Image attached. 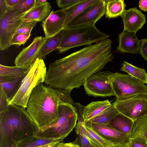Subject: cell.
I'll return each mask as SVG.
<instances>
[{
  "label": "cell",
  "instance_id": "obj_17",
  "mask_svg": "<svg viewBox=\"0 0 147 147\" xmlns=\"http://www.w3.org/2000/svg\"><path fill=\"white\" fill-rule=\"evenodd\" d=\"M76 133L85 136L94 147H112L113 145L98 134L86 122H78L75 127Z\"/></svg>",
  "mask_w": 147,
  "mask_h": 147
},
{
  "label": "cell",
  "instance_id": "obj_18",
  "mask_svg": "<svg viewBox=\"0 0 147 147\" xmlns=\"http://www.w3.org/2000/svg\"><path fill=\"white\" fill-rule=\"evenodd\" d=\"M51 10V5L47 1L41 3L36 0L34 7L25 14L22 18L24 21L42 22L49 15Z\"/></svg>",
  "mask_w": 147,
  "mask_h": 147
},
{
  "label": "cell",
  "instance_id": "obj_13",
  "mask_svg": "<svg viewBox=\"0 0 147 147\" xmlns=\"http://www.w3.org/2000/svg\"><path fill=\"white\" fill-rule=\"evenodd\" d=\"M47 38L36 36L28 47L24 48L17 56L15 61L16 66L31 65L38 57L40 51Z\"/></svg>",
  "mask_w": 147,
  "mask_h": 147
},
{
  "label": "cell",
  "instance_id": "obj_38",
  "mask_svg": "<svg viewBox=\"0 0 147 147\" xmlns=\"http://www.w3.org/2000/svg\"><path fill=\"white\" fill-rule=\"evenodd\" d=\"M9 9L6 0H0V19L8 11Z\"/></svg>",
  "mask_w": 147,
  "mask_h": 147
},
{
  "label": "cell",
  "instance_id": "obj_11",
  "mask_svg": "<svg viewBox=\"0 0 147 147\" xmlns=\"http://www.w3.org/2000/svg\"><path fill=\"white\" fill-rule=\"evenodd\" d=\"M105 0H98L72 20L65 28L95 25L105 14Z\"/></svg>",
  "mask_w": 147,
  "mask_h": 147
},
{
  "label": "cell",
  "instance_id": "obj_10",
  "mask_svg": "<svg viewBox=\"0 0 147 147\" xmlns=\"http://www.w3.org/2000/svg\"><path fill=\"white\" fill-rule=\"evenodd\" d=\"M113 103L119 113L134 121L147 115L146 95H138Z\"/></svg>",
  "mask_w": 147,
  "mask_h": 147
},
{
  "label": "cell",
  "instance_id": "obj_27",
  "mask_svg": "<svg viewBox=\"0 0 147 147\" xmlns=\"http://www.w3.org/2000/svg\"><path fill=\"white\" fill-rule=\"evenodd\" d=\"M131 138L141 137L147 140V115L134 121Z\"/></svg>",
  "mask_w": 147,
  "mask_h": 147
},
{
  "label": "cell",
  "instance_id": "obj_16",
  "mask_svg": "<svg viewBox=\"0 0 147 147\" xmlns=\"http://www.w3.org/2000/svg\"><path fill=\"white\" fill-rule=\"evenodd\" d=\"M140 40L134 32L123 31L119 35V45L117 50L124 53H140Z\"/></svg>",
  "mask_w": 147,
  "mask_h": 147
},
{
  "label": "cell",
  "instance_id": "obj_35",
  "mask_svg": "<svg viewBox=\"0 0 147 147\" xmlns=\"http://www.w3.org/2000/svg\"><path fill=\"white\" fill-rule=\"evenodd\" d=\"M9 102L5 92L0 86V113L7 109L9 105Z\"/></svg>",
  "mask_w": 147,
  "mask_h": 147
},
{
  "label": "cell",
  "instance_id": "obj_21",
  "mask_svg": "<svg viewBox=\"0 0 147 147\" xmlns=\"http://www.w3.org/2000/svg\"><path fill=\"white\" fill-rule=\"evenodd\" d=\"M31 65L8 66L0 65V82L15 79L27 74Z\"/></svg>",
  "mask_w": 147,
  "mask_h": 147
},
{
  "label": "cell",
  "instance_id": "obj_20",
  "mask_svg": "<svg viewBox=\"0 0 147 147\" xmlns=\"http://www.w3.org/2000/svg\"><path fill=\"white\" fill-rule=\"evenodd\" d=\"M98 0H80L71 6L63 9L66 16L64 28L72 20L82 13L86 8L94 4Z\"/></svg>",
  "mask_w": 147,
  "mask_h": 147
},
{
  "label": "cell",
  "instance_id": "obj_40",
  "mask_svg": "<svg viewBox=\"0 0 147 147\" xmlns=\"http://www.w3.org/2000/svg\"><path fill=\"white\" fill-rule=\"evenodd\" d=\"M22 1V0H6L7 3L9 8L13 7Z\"/></svg>",
  "mask_w": 147,
  "mask_h": 147
},
{
  "label": "cell",
  "instance_id": "obj_44",
  "mask_svg": "<svg viewBox=\"0 0 147 147\" xmlns=\"http://www.w3.org/2000/svg\"><path fill=\"white\" fill-rule=\"evenodd\" d=\"M112 147H126V146H113Z\"/></svg>",
  "mask_w": 147,
  "mask_h": 147
},
{
  "label": "cell",
  "instance_id": "obj_25",
  "mask_svg": "<svg viewBox=\"0 0 147 147\" xmlns=\"http://www.w3.org/2000/svg\"><path fill=\"white\" fill-rule=\"evenodd\" d=\"M26 74L15 79L0 82V86L5 92L9 101L18 91Z\"/></svg>",
  "mask_w": 147,
  "mask_h": 147
},
{
  "label": "cell",
  "instance_id": "obj_2",
  "mask_svg": "<svg viewBox=\"0 0 147 147\" xmlns=\"http://www.w3.org/2000/svg\"><path fill=\"white\" fill-rule=\"evenodd\" d=\"M38 130L23 107L10 105L0 113V147H18L35 136Z\"/></svg>",
  "mask_w": 147,
  "mask_h": 147
},
{
  "label": "cell",
  "instance_id": "obj_7",
  "mask_svg": "<svg viewBox=\"0 0 147 147\" xmlns=\"http://www.w3.org/2000/svg\"><path fill=\"white\" fill-rule=\"evenodd\" d=\"M109 79L116 97V101L138 95H147V85L128 74L113 73Z\"/></svg>",
  "mask_w": 147,
  "mask_h": 147
},
{
  "label": "cell",
  "instance_id": "obj_30",
  "mask_svg": "<svg viewBox=\"0 0 147 147\" xmlns=\"http://www.w3.org/2000/svg\"><path fill=\"white\" fill-rule=\"evenodd\" d=\"M36 2V0H22L13 8L23 13H26L34 7Z\"/></svg>",
  "mask_w": 147,
  "mask_h": 147
},
{
  "label": "cell",
  "instance_id": "obj_6",
  "mask_svg": "<svg viewBox=\"0 0 147 147\" xmlns=\"http://www.w3.org/2000/svg\"><path fill=\"white\" fill-rule=\"evenodd\" d=\"M47 72L44 60L38 58L31 65L19 89L9 101V105H15L26 109L32 90L45 82Z\"/></svg>",
  "mask_w": 147,
  "mask_h": 147
},
{
  "label": "cell",
  "instance_id": "obj_37",
  "mask_svg": "<svg viewBox=\"0 0 147 147\" xmlns=\"http://www.w3.org/2000/svg\"><path fill=\"white\" fill-rule=\"evenodd\" d=\"M140 40V53L147 61V38H142Z\"/></svg>",
  "mask_w": 147,
  "mask_h": 147
},
{
  "label": "cell",
  "instance_id": "obj_33",
  "mask_svg": "<svg viewBox=\"0 0 147 147\" xmlns=\"http://www.w3.org/2000/svg\"><path fill=\"white\" fill-rule=\"evenodd\" d=\"M76 133L77 136L73 142L79 147H94L87 138L84 134L80 133Z\"/></svg>",
  "mask_w": 147,
  "mask_h": 147
},
{
  "label": "cell",
  "instance_id": "obj_4",
  "mask_svg": "<svg viewBox=\"0 0 147 147\" xmlns=\"http://www.w3.org/2000/svg\"><path fill=\"white\" fill-rule=\"evenodd\" d=\"M64 29L61 42L57 50L59 53L74 48L90 45L110 37L98 29L95 25L65 28Z\"/></svg>",
  "mask_w": 147,
  "mask_h": 147
},
{
  "label": "cell",
  "instance_id": "obj_15",
  "mask_svg": "<svg viewBox=\"0 0 147 147\" xmlns=\"http://www.w3.org/2000/svg\"><path fill=\"white\" fill-rule=\"evenodd\" d=\"M120 16L123 23V31L136 33L141 29L146 21L145 15L136 7L125 9Z\"/></svg>",
  "mask_w": 147,
  "mask_h": 147
},
{
  "label": "cell",
  "instance_id": "obj_8",
  "mask_svg": "<svg viewBox=\"0 0 147 147\" xmlns=\"http://www.w3.org/2000/svg\"><path fill=\"white\" fill-rule=\"evenodd\" d=\"M26 13H23L13 8H10L0 19L1 50H6L11 46V40L23 21L22 17Z\"/></svg>",
  "mask_w": 147,
  "mask_h": 147
},
{
  "label": "cell",
  "instance_id": "obj_39",
  "mask_svg": "<svg viewBox=\"0 0 147 147\" xmlns=\"http://www.w3.org/2000/svg\"><path fill=\"white\" fill-rule=\"evenodd\" d=\"M139 7L142 10L147 11V0H141L139 1Z\"/></svg>",
  "mask_w": 147,
  "mask_h": 147
},
{
  "label": "cell",
  "instance_id": "obj_45",
  "mask_svg": "<svg viewBox=\"0 0 147 147\" xmlns=\"http://www.w3.org/2000/svg\"></svg>",
  "mask_w": 147,
  "mask_h": 147
},
{
  "label": "cell",
  "instance_id": "obj_43",
  "mask_svg": "<svg viewBox=\"0 0 147 147\" xmlns=\"http://www.w3.org/2000/svg\"><path fill=\"white\" fill-rule=\"evenodd\" d=\"M38 1L41 3H44L46 2L47 1L46 0H37Z\"/></svg>",
  "mask_w": 147,
  "mask_h": 147
},
{
  "label": "cell",
  "instance_id": "obj_31",
  "mask_svg": "<svg viewBox=\"0 0 147 147\" xmlns=\"http://www.w3.org/2000/svg\"><path fill=\"white\" fill-rule=\"evenodd\" d=\"M31 35V33L19 34L16 33L12 37L10 44L11 45H17L20 46L24 45L28 40Z\"/></svg>",
  "mask_w": 147,
  "mask_h": 147
},
{
  "label": "cell",
  "instance_id": "obj_41",
  "mask_svg": "<svg viewBox=\"0 0 147 147\" xmlns=\"http://www.w3.org/2000/svg\"><path fill=\"white\" fill-rule=\"evenodd\" d=\"M58 147H79L76 144L73 142L64 143L61 142Z\"/></svg>",
  "mask_w": 147,
  "mask_h": 147
},
{
  "label": "cell",
  "instance_id": "obj_12",
  "mask_svg": "<svg viewBox=\"0 0 147 147\" xmlns=\"http://www.w3.org/2000/svg\"><path fill=\"white\" fill-rule=\"evenodd\" d=\"M104 139L113 146H126L131 138V134L121 132L105 125L88 121L86 122Z\"/></svg>",
  "mask_w": 147,
  "mask_h": 147
},
{
  "label": "cell",
  "instance_id": "obj_5",
  "mask_svg": "<svg viewBox=\"0 0 147 147\" xmlns=\"http://www.w3.org/2000/svg\"><path fill=\"white\" fill-rule=\"evenodd\" d=\"M59 114V119L55 123L39 129L35 136L63 140L76 127L78 115L75 107L64 102L60 103Z\"/></svg>",
  "mask_w": 147,
  "mask_h": 147
},
{
  "label": "cell",
  "instance_id": "obj_3",
  "mask_svg": "<svg viewBox=\"0 0 147 147\" xmlns=\"http://www.w3.org/2000/svg\"><path fill=\"white\" fill-rule=\"evenodd\" d=\"M61 90L41 83L32 90L26 110L39 129L53 125L59 118Z\"/></svg>",
  "mask_w": 147,
  "mask_h": 147
},
{
  "label": "cell",
  "instance_id": "obj_42",
  "mask_svg": "<svg viewBox=\"0 0 147 147\" xmlns=\"http://www.w3.org/2000/svg\"><path fill=\"white\" fill-rule=\"evenodd\" d=\"M61 142H58L38 147H58L59 144Z\"/></svg>",
  "mask_w": 147,
  "mask_h": 147
},
{
  "label": "cell",
  "instance_id": "obj_32",
  "mask_svg": "<svg viewBox=\"0 0 147 147\" xmlns=\"http://www.w3.org/2000/svg\"><path fill=\"white\" fill-rule=\"evenodd\" d=\"M37 23V21H35L29 22L23 21L18 28L16 33L19 34L31 33L32 29Z\"/></svg>",
  "mask_w": 147,
  "mask_h": 147
},
{
  "label": "cell",
  "instance_id": "obj_1",
  "mask_svg": "<svg viewBox=\"0 0 147 147\" xmlns=\"http://www.w3.org/2000/svg\"><path fill=\"white\" fill-rule=\"evenodd\" d=\"M109 38L87 46L51 63L45 81L48 86L71 92L114 58Z\"/></svg>",
  "mask_w": 147,
  "mask_h": 147
},
{
  "label": "cell",
  "instance_id": "obj_22",
  "mask_svg": "<svg viewBox=\"0 0 147 147\" xmlns=\"http://www.w3.org/2000/svg\"><path fill=\"white\" fill-rule=\"evenodd\" d=\"M134 121L132 119L119 113L112 119L108 124L110 127L126 134H130Z\"/></svg>",
  "mask_w": 147,
  "mask_h": 147
},
{
  "label": "cell",
  "instance_id": "obj_14",
  "mask_svg": "<svg viewBox=\"0 0 147 147\" xmlns=\"http://www.w3.org/2000/svg\"><path fill=\"white\" fill-rule=\"evenodd\" d=\"M66 16L63 9L56 11L52 10L42 24L45 37L53 36L63 30Z\"/></svg>",
  "mask_w": 147,
  "mask_h": 147
},
{
  "label": "cell",
  "instance_id": "obj_29",
  "mask_svg": "<svg viewBox=\"0 0 147 147\" xmlns=\"http://www.w3.org/2000/svg\"><path fill=\"white\" fill-rule=\"evenodd\" d=\"M62 141L61 140L39 138L35 136L22 143L18 147H38L51 143Z\"/></svg>",
  "mask_w": 147,
  "mask_h": 147
},
{
  "label": "cell",
  "instance_id": "obj_36",
  "mask_svg": "<svg viewBox=\"0 0 147 147\" xmlns=\"http://www.w3.org/2000/svg\"><path fill=\"white\" fill-rule=\"evenodd\" d=\"M80 0H57L58 6L61 9L69 7L79 2Z\"/></svg>",
  "mask_w": 147,
  "mask_h": 147
},
{
  "label": "cell",
  "instance_id": "obj_28",
  "mask_svg": "<svg viewBox=\"0 0 147 147\" xmlns=\"http://www.w3.org/2000/svg\"><path fill=\"white\" fill-rule=\"evenodd\" d=\"M119 113V112L114 107L113 103H112L110 107L88 121L107 125L109 121Z\"/></svg>",
  "mask_w": 147,
  "mask_h": 147
},
{
  "label": "cell",
  "instance_id": "obj_24",
  "mask_svg": "<svg viewBox=\"0 0 147 147\" xmlns=\"http://www.w3.org/2000/svg\"><path fill=\"white\" fill-rule=\"evenodd\" d=\"M105 17L109 19L120 16L125 10L126 5L123 0H105Z\"/></svg>",
  "mask_w": 147,
  "mask_h": 147
},
{
  "label": "cell",
  "instance_id": "obj_34",
  "mask_svg": "<svg viewBox=\"0 0 147 147\" xmlns=\"http://www.w3.org/2000/svg\"><path fill=\"white\" fill-rule=\"evenodd\" d=\"M126 147H147V140L141 137L131 138Z\"/></svg>",
  "mask_w": 147,
  "mask_h": 147
},
{
  "label": "cell",
  "instance_id": "obj_26",
  "mask_svg": "<svg viewBox=\"0 0 147 147\" xmlns=\"http://www.w3.org/2000/svg\"><path fill=\"white\" fill-rule=\"evenodd\" d=\"M121 71L126 72L144 84H147V73L143 68L135 66L126 61H123Z\"/></svg>",
  "mask_w": 147,
  "mask_h": 147
},
{
  "label": "cell",
  "instance_id": "obj_9",
  "mask_svg": "<svg viewBox=\"0 0 147 147\" xmlns=\"http://www.w3.org/2000/svg\"><path fill=\"white\" fill-rule=\"evenodd\" d=\"M112 73L109 71H99L90 76L83 85L86 93L96 97L115 96L109 79Z\"/></svg>",
  "mask_w": 147,
  "mask_h": 147
},
{
  "label": "cell",
  "instance_id": "obj_23",
  "mask_svg": "<svg viewBox=\"0 0 147 147\" xmlns=\"http://www.w3.org/2000/svg\"><path fill=\"white\" fill-rule=\"evenodd\" d=\"M63 29L54 36L47 38L40 51L38 57L44 60L46 55L55 50H57L61 42Z\"/></svg>",
  "mask_w": 147,
  "mask_h": 147
},
{
  "label": "cell",
  "instance_id": "obj_19",
  "mask_svg": "<svg viewBox=\"0 0 147 147\" xmlns=\"http://www.w3.org/2000/svg\"><path fill=\"white\" fill-rule=\"evenodd\" d=\"M112 104L108 100L92 102L83 107L82 117L84 122H86L99 115Z\"/></svg>",
  "mask_w": 147,
  "mask_h": 147
}]
</instances>
